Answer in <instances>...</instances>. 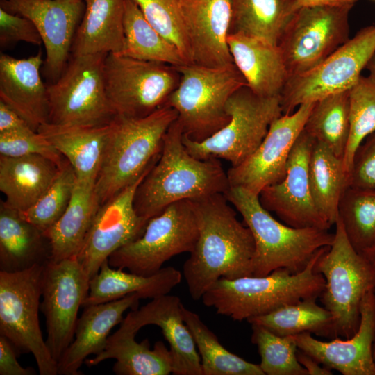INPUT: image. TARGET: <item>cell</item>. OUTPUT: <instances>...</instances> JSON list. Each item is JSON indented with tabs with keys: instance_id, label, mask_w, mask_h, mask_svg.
<instances>
[{
	"instance_id": "obj_21",
	"label": "cell",
	"mask_w": 375,
	"mask_h": 375,
	"mask_svg": "<svg viewBox=\"0 0 375 375\" xmlns=\"http://www.w3.org/2000/svg\"><path fill=\"white\" fill-rule=\"evenodd\" d=\"M178 1L192 64L210 67L234 65L227 43L232 19V0Z\"/></svg>"
},
{
	"instance_id": "obj_1",
	"label": "cell",
	"mask_w": 375,
	"mask_h": 375,
	"mask_svg": "<svg viewBox=\"0 0 375 375\" xmlns=\"http://www.w3.org/2000/svg\"><path fill=\"white\" fill-rule=\"evenodd\" d=\"M191 201L199 236L183 265V274L190 297L199 301L219 279L253 276L255 242L250 229L237 219L224 194Z\"/></svg>"
},
{
	"instance_id": "obj_27",
	"label": "cell",
	"mask_w": 375,
	"mask_h": 375,
	"mask_svg": "<svg viewBox=\"0 0 375 375\" xmlns=\"http://www.w3.org/2000/svg\"><path fill=\"white\" fill-rule=\"evenodd\" d=\"M111 128L112 123L94 127L46 123L38 131L70 163L78 180L96 182Z\"/></svg>"
},
{
	"instance_id": "obj_48",
	"label": "cell",
	"mask_w": 375,
	"mask_h": 375,
	"mask_svg": "<svg viewBox=\"0 0 375 375\" xmlns=\"http://www.w3.org/2000/svg\"><path fill=\"white\" fill-rule=\"evenodd\" d=\"M29 128L31 127L19 114L0 101V133L20 131Z\"/></svg>"
},
{
	"instance_id": "obj_29",
	"label": "cell",
	"mask_w": 375,
	"mask_h": 375,
	"mask_svg": "<svg viewBox=\"0 0 375 375\" xmlns=\"http://www.w3.org/2000/svg\"><path fill=\"white\" fill-rule=\"evenodd\" d=\"M181 278V272L173 267H163L154 274L142 276L115 269L107 260L90 279L89 292L82 306L110 302L131 294L152 299L169 294Z\"/></svg>"
},
{
	"instance_id": "obj_33",
	"label": "cell",
	"mask_w": 375,
	"mask_h": 375,
	"mask_svg": "<svg viewBox=\"0 0 375 375\" xmlns=\"http://www.w3.org/2000/svg\"><path fill=\"white\" fill-rule=\"evenodd\" d=\"M299 8L297 0H232L229 33L256 37L278 45Z\"/></svg>"
},
{
	"instance_id": "obj_6",
	"label": "cell",
	"mask_w": 375,
	"mask_h": 375,
	"mask_svg": "<svg viewBox=\"0 0 375 375\" xmlns=\"http://www.w3.org/2000/svg\"><path fill=\"white\" fill-rule=\"evenodd\" d=\"M174 67L180 81L165 105L177 112L183 135L201 142L228 123L227 101L238 90L247 86V82L235 64L222 67L185 64Z\"/></svg>"
},
{
	"instance_id": "obj_32",
	"label": "cell",
	"mask_w": 375,
	"mask_h": 375,
	"mask_svg": "<svg viewBox=\"0 0 375 375\" xmlns=\"http://www.w3.org/2000/svg\"><path fill=\"white\" fill-rule=\"evenodd\" d=\"M99 207L95 181L76 178L65 212L44 233L50 242L51 260L77 257Z\"/></svg>"
},
{
	"instance_id": "obj_9",
	"label": "cell",
	"mask_w": 375,
	"mask_h": 375,
	"mask_svg": "<svg viewBox=\"0 0 375 375\" xmlns=\"http://www.w3.org/2000/svg\"><path fill=\"white\" fill-rule=\"evenodd\" d=\"M107 54L72 56L60 76L47 85L49 122L56 125L103 126L117 114L104 81Z\"/></svg>"
},
{
	"instance_id": "obj_53",
	"label": "cell",
	"mask_w": 375,
	"mask_h": 375,
	"mask_svg": "<svg viewBox=\"0 0 375 375\" xmlns=\"http://www.w3.org/2000/svg\"><path fill=\"white\" fill-rule=\"evenodd\" d=\"M372 353L373 361H374V363L375 365V339H374V343H373V345H372Z\"/></svg>"
},
{
	"instance_id": "obj_8",
	"label": "cell",
	"mask_w": 375,
	"mask_h": 375,
	"mask_svg": "<svg viewBox=\"0 0 375 375\" xmlns=\"http://www.w3.org/2000/svg\"><path fill=\"white\" fill-rule=\"evenodd\" d=\"M228 123L201 142L185 135L188 151L198 159L222 158L235 167L258 149L271 124L283 114L281 97H262L244 86L233 93L226 103Z\"/></svg>"
},
{
	"instance_id": "obj_7",
	"label": "cell",
	"mask_w": 375,
	"mask_h": 375,
	"mask_svg": "<svg viewBox=\"0 0 375 375\" xmlns=\"http://www.w3.org/2000/svg\"><path fill=\"white\" fill-rule=\"evenodd\" d=\"M335 226L333 243L317 260L315 270L325 279L320 301L333 315L337 336L347 339L358 329L360 303L375 287V271L351 244L338 217Z\"/></svg>"
},
{
	"instance_id": "obj_52",
	"label": "cell",
	"mask_w": 375,
	"mask_h": 375,
	"mask_svg": "<svg viewBox=\"0 0 375 375\" xmlns=\"http://www.w3.org/2000/svg\"><path fill=\"white\" fill-rule=\"evenodd\" d=\"M375 271V244L368 250L361 253Z\"/></svg>"
},
{
	"instance_id": "obj_35",
	"label": "cell",
	"mask_w": 375,
	"mask_h": 375,
	"mask_svg": "<svg viewBox=\"0 0 375 375\" xmlns=\"http://www.w3.org/2000/svg\"><path fill=\"white\" fill-rule=\"evenodd\" d=\"M122 55L173 67L189 64L181 51L146 19L133 0H125Z\"/></svg>"
},
{
	"instance_id": "obj_41",
	"label": "cell",
	"mask_w": 375,
	"mask_h": 375,
	"mask_svg": "<svg viewBox=\"0 0 375 375\" xmlns=\"http://www.w3.org/2000/svg\"><path fill=\"white\" fill-rule=\"evenodd\" d=\"M375 132V84L361 76L349 89V135L343 157L349 174L353 157L360 144Z\"/></svg>"
},
{
	"instance_id": "obj_49",
	"label": "cell",
	"mask_w": 375,
	"mask_h": 375,
	"mask_svg": "<svg viewBox=\"0 0 375 375\" xmlns=\"http://www.w3.org/2000/svg\"><path fill=\"white\" fill-rule=\"evenodd\" d=\"M298 361L306 369L308 375H331V369L322 365L314 358L298 349L297 352Z\"/></svg>"
},
{
	"instance_id": "obj_26",
	"label": "cell",
	"mask_w": 375,
	"mask_h": 375,
	"mask_svg": "<svg viewBox=\"0 0 375 375\" xmlns=\"http://www.w3.org/2000/svg\"><path fill=\"white\" fill-rule=\"evenodd\" d=\"M51 260V244L44 232L1 201L0 271L17 272Z\"/></svg>"
},
{
	"instance_id": "obj_38",
	"label": "cell",
	"mask_w": 375,
	"mask_h": 375,
	"mask_svg": "<svg viewBox=\"0 0 375 375\" xmlns=\"http://www.w3.org/2000/svg\"><path fill=\"white\" fill-rule=\"evenodd\" d=\"M303 130L343 160L349 135V90L315 101Z\"/></svg>"
},
{
	"instance_id": "obj_47",
	"label": "cell",
	"mask_w": 375,
	"mask_h": 375,
	"mask_svg": "<svg viewBox=\"0 0 375 375\" xmlns=\"http://www.w3.org/2000/svg\"><path fill=\"white\" fill-rule=\"evenodd\" d=\"M18 353L10 341L0 335V374L1 375H34L32 367H23L17 361Z\"/></svg>"
},
{
	"instance_id": "obj_3",
	"label": "cell",
	"mask_w": 375,
	"mask_h": 375,
	"mask_svg": "<svg viewBox=\"0 0 375 375\" xmlns=\"http://www.w3.org/2000/svg\"><path fill=\"white\" fill-rule=\"evenodd\" d=\"M328 247L320 249L299 273L279 268L263 276L219 279L203 294L202 302L217 314L247 321L300 300L317 299L324 288L325 279L315 272V266Z\"/></svg>"
},
{
	"instance_id": "obj_19",
	"label": "cell",
	"mask_w": 375,
	"mask_h": 375,
	"mask_svg": "<svg viewBox=\"0 0 375 375\" xmlns=\"http://www.w3.org/2000/svg\"><path fill=\"white\" fill-rule=\"evenodd\" d=\"M1 7L30 19L44 45L45 74L56 81L67 65L76 29L85 11L83 0H1Z\"/></svg>"
},
{
	"instance_id": "obj_2",
	"label": "cell",
	"mask_w": 375,
	"mask_h": 375,
	"mask_svg": "<svg viewBox=\"0 0 375 375\" xmlns=\"http://www.w3.org/2000/svg\"><path fill=\"white\" fill-rule=\"evenodd\" d=\"M176 119L168 128L158 160L138 186L133 205L146 220L184 199L221 193L230 188L227 172L217 158L198 159L186 149Z\"/></svg>"
},
{
	"instance_id": "obj_37",
	"label": "cell",
	"mask_w": 375,
	"mask_h": 375,
	"mask_svg": "<svg viewBox=\"0 0 375 375\" xmlns=\"http://www.w3.org/2000/svg\"><path fill=\"white\" fill-rule=\"evenodd\" d=\"M181 312L199 354L203 375H265L260 365L226 349L199 315L183 304Z\"/></svg>"
},
{
	"instance_id": "obj_50",
	"label": "cell",
	"mask_w": 375,
	"mask_h": 375,
	"mask_svg": "<svg viewBox=\"0 0 375 375\" xmlns=\"http://www.w3.org/2000/svg\"><path fill=\"white\" fill-rule=\"evenodd\" d=\"M358 0H297L301 7L353 6Z\"/></svg>"
},
{
	"instance_id": "obj_36",
	"label": "cell",
	"mask_w": 375,
	"mask_h": 375,
	"mask_svg": "<svg viewBox=\"0 0 375 375\" xmlns=\"http://www.w3.org/2000/svg\"><path fill=\"white\" fill-rule=\"evenodd\" d=\"M247 322L261 325L280 336L294 335L308 332L317 336L338 338L331 312L307 299L282 306L268 314L252 317Z\"/></svg>"
},
{
	"instance_id": "obj_12",
	"label": "cell",
	"mask_w": 375,
	"mask_h": 375,
	"mask_svg": "<svg viewBox=\"0 0 375 375\" xmlns=\"http://www.w3.org/2000/svg\"><path fill=\"white\" fill-rule=\"evenodd\" d=\"M103 73L112 108L127 117H145L165 106L180 81L173 66L116 53L106 55Z\"/></svg>"
},
{
	"instance_id": "obj_30",
	"label": "cell",
	"mask_w": 375,
	"mask_h": 375,
	"mask_svg": "<svg viewBox=\"0 0 375 375\" xmlns=\"http://www.w3.org/2000/svg\"><path fill=\"white\" fill-rule=\"evenodd\" d=\"M124 3L125 0H85V11L72 47V56L122 53Z\"/></svg>"
},
{
	"instance_id": "obj_44",
	"label": "cell",
	"mask_w": 375,
	"mask_h": 375,
	"mask_svg": "<svg viewBox=\"0 0 375 375\" xmlns=\"http://www.w3.org/2000/svg\"><path fill=\"white\" fill-rule=\"evenodd\" d=\"M0 155L8 157L40 155L55 162L60 169L66 161L40 133L32 128L0 133Z\"/></svg>"
},
{
	"instance_id": "obj_22",
	"label": "cell",
	"mask_w": 375,
	"mask_h": 375,
	"mask_svg": "<svg viewBox=\"0 0 375 375\" xmlns=\"http://www.w3.org/2000/svg\"><path fill=\"white\" fill-rule=\"evenodd\" d=\"M182 304L179 297L169 294L152 299L141 308L131 310L119 327L137 334L147 325L158 326L169 345L172 374L203 375L194 340L183 318Z\"/></svg>"
},
{
	"instance_id": "obj_18",
	"label": "cell",
	"mask_w": 375,
	"mask_h": 375,
	"mask_svg": "<svg viewBox=\"0 0 375 375\" xmlns=\"http://www.w3.org/2000/svg\"><path fill=\"white\" fill-rule=\"evenodd\" d=\"M314 142L303 130L290 154L284 178L265 188L259 200L290 226L329 230L331 226L317 210L310 188L308 164Z\"/></svg>"
},
{
	"instance_id": "obj_43",
	"label": "cell",
	"mask_w": 375,
	"mask_h": 375,
	"mask_svg": "<svg viewBox=\"0 0 375 375\" xmlns=\"http://www.w3.org/2000/svg\"><path fill=\"white\" fill-rule=\"evenodd\" d=\"M149 23L173 44L189 64L191 53L178 0H133Z\"/></svg>"
},
{
	"instance_id": "obj_23",
	"label": "cell",
	"mask_w": 375,
	"mask_h": 375,
	"mask_svg": "<svg viewBox=\"0 0 375 375\" xmlns=\"http://www.w3.org/2000/svg\"><path fill=\"white\" fill-rule=\"evenodd\" d=\"M44 61L41 51L26 58L0 56V101L35 131L49 122L47 85L40 76Z\"/></svg>"
},
{
	"instance_id": "obj_31",
	"label": "cell",
	"mask_w": 375,
	"mask_h": 375,
	"mask_svg": "<svg viewBox=\"0 0 375 375\" xmlns=\"http://www.w3.org/2000/svg\"><path fill=\"white\" fill-rule=\"evenodd\" d=\"M137 334L119 327L108 336L104 350L93 358L86 359L89 367L110 358L116 360L112 369L117 375H167L172 374L173 358L170 349L157 341L153 349L147 338L141 342Z\"/></svg>"
},
{
	"instance_id": "obj_28",
	"label": "cell",
	"mask_w": 375,
	"mask_h": 375,
	"mask_svg": "<svg viewBox=\"0 0 375 375\" xmlns=\"http://www.w3.org/2000/svg\"><path fill=\"white\" fill-rule=\"evenodd\" d=\"M60 169L40 155H0V190L5 203L19 212L27 210L48 190Z\"/></svg>"
},
{
	"instance_id": "obj_40",
	"label": "cell",
	"mask_w": 375,
	"mask_h": 375,
	"mask_svg": "<svg viewBox=\"0 0 375 375\" xmlns=\"http://www.w3.org/2000/svg\"><path fill=\"white\" fill-rule=\"evenodd\" d=\"M251 342L258 347L260 367L267 375H308L298 361L293 335L280 336L265 327L251 324Z\"/></svg>"
},
{
	"instance_id": "obj_11",
	"label": "cell",
	"mask_w": 375,
	"mask_h": 375,
	"mask_svg": "<svg viewBox=\"0 0 375 375\" xmlns=\"http://www.w3.org/2000/svg\"><path fill=\"white\" fill-rule=\"evenodd\" d=\"M198 236L192 201H178L149 219L142 235L115 251L108 258V263L114 268L150 276L160 271L172 257L190 253Z\"/></svg>"
},
{
	"instance_id": "obj_15",
	"label": "cell",
	"mask_w": 375,
	"mask_h": 375,
	"mask_svg": "<svg viewBox=\"0 0 375 375\" xmlns=\"http://www.w3.org/2000/svg\"><path fill=\"white\" fill-rule=\"evenodd\" d=\"M90 278L77 257L44 265L40 310L45 317L49 350L58 362L72 343L78 312L87 297Z\"/></svg>"
},
{
	"instance_id": "obj_13",
	"label": "cell",
	"mask_w": 375,
	"mask_h": 375,
	"mask_svg": "<svg viewBox=\"0 0 375 375\" xmlns=\"http://www.w3.org/2000/svg\"><path fill=\"white\" fill-rule=\"evenodd\" d=\"M353 7L297 10L278 43L290 78L318 66L350 38L349 13Z\"/></svg>"
},
{
	"instance_id": "obj_25",
	"label": "cell",
	"mask_w": 375,
	"mask_h": 375,
	"mask_svg": "<svg viewBox=\"0 0 375 375\" xmlns=\"http://www.w3.org/2000/svg\"><path fill=\"white\" fill-rule=\"evenodd\" d=\"M227 43L247 87L260 97H281L290 76L278 45L239 33H229Z\"/></svg>"
},
{
	"instance_id": "obj_14",
	"label": "cell",
	"mask_w": 375,
	"mask_h": 375,
	"mask_svg": "<svg viewBox=\"0 0 375 375\" xmlns=\"http://www.w3.org/2000/svg\"><path fill=\"white\" fill-rule=\"evenodd\" d=\"M375 52V25L359 30L318 66L290 78L281 94L283 114L333 93L349 90Z\"/></svg>"
},
{
	"instance_id": "obj_34",
	"label": "cell",
	"mask_w": 375,
	"mask_h": 375,
	"mask_svg": "<svg viewBox=\"0 0 375 375\" xmlns=\"http://www.w3.org/2000/svg\"><path fill=\"white\" fill-rule=\"evenodd\" d=\"M308 177L314 203L332 226L338 217L341 197L349 186L343 160L324 144L314 142L308 164Z\"/></svg>"
},
{
	"instance_id": "obj_17",
	"label": "cell",
	"mask_w": 375,
	"mask_h": 375,
	"mask_svg": "<svg viewBox=\"0 0 375 375\" xmlns=\"http://www.w3.org/2000/svg\"><path fill=\"white\" fill-rule=\"evenodd\" d=\"M152 167L100 206L77 256L90 279L115 251L144 233L149 220L138 215L133 201L138 186Z\"/></svg>"
},
{
	"instance_id": "obj_54",
	"label": "cell",
	"mask_w": 375,
	"mask_h": 375,
	"mask_svg": "<svg viewBox=\"0 0 375 375\" xmlns=\"http://www.w3.org/2000/svg\"><path fill=\"white\" fill-rule=\"evenodd\" d=\"M374 294H375V287H374Z\"/></svg>"
},
{
	"instance_id": "obj_45",
	"label": "cell",
	"mask_w": 375,
	"mask_h": 375,
	"mask_svg": "<svg viewBox=\"0 0 375 375\" xmlns=\"http://www.w3.org/2000/svg\"><path fill=\"white\" fill-rule=\"evenodd\" d=\"M349 185L375 189V132L357 147L349 174Z\"/></svg>"
},
{
	"instance_id": "obj_24",
	"label": "cell",
	"mask_w": 375,
	"mask_h": 375,
	"mask_svg": "<svg viewBox=\"0 0 375 375\" xmlns=\"http://www.w3.org/2000/svg\"><path fill=\"white\" fill-rule=\"evenodd\" d=\"M140 299L138 294H131L117 300L85 306L77 319L74 340L58 361V374H81L79 368L86 358L104 350L112 328L122 322L125 311L138 308Z\"/></svg>"
},
{
	"instance_id": "obj_42",
	"label": "cell",
	"mask_w": 375,
	"mask_h": 375,
	"mask_svg": "<svg viewBox=\"0 0 375 375\" xmlns=\"http://www.w3.org/2000/svg\"><path fill=\"white\" fill-rule=\"evenodd\" d=\"M76 176L66 160L48 190L21 216L42 232L49 229L63 215L70 201Z\"/></svg>"
},
{
	"instance_id": "obj_10",
	"label": "cell",
	"mask_w": 375,
	"mask_h": 375,
	"mask_svg": "<svg viewBox=\"0 0 375 375\" xmlns=\"http://www.w3.org/2000/svg\"><path fill=\"white\" fill-rule=\"evenodd\" d=\"M44 265L17 272L0 271V335L18 354L31 353L40 375H57L58 362L44 340L38 317Z\"/></svg>"
},
{
	"instance_id": "obj_46",
	"label": "cell",
	"mask_w": 375,
	"mask_h": 375,
	"mask_svg": "<svg viewBox=\"0 0 375 375\" xmlns=\"http://www.w3.org/2000/svg\"><path fill=\"white\" fill-rule=\"evenodd\" d=\"M25 42L34 45L42 43V38L28 18L0 8V44L1 47Z\"/></svg>"
},
{
	"instance_id": "obj_55",
	"label": "cell",
	"mask_w": 375,
	"mask_h": 375,
	"mask_svg": "<svg viewBox=\"0 0 375 375\" xmlns=\"http://www.w3.org/2000/svg\"><path fill=\"white\" fill-rule=\"evenodd\" d=\"M374 1H375V0H374Z\"/></svg>"
},
{
	"instance_id": "obj_39",
	"label": "cell",
	"mask_w": 375,
	"mask_h": 375,
	"mask_svg": "<svg viewBox=\"0 0 375 375\" xmlns=\"http://www.w3.org/2000/svg\"><path fill=\"white\" fill-rule=\"evenodd\" d=\"M338 218L358 252L370 249L375 244V189L349 185L339 203Z\"/></svg>"
},
{
	"instance_id": "obj_4",
	"label": "cell",
	"mask_w": 375,
	"mask_h": 375,
	"mask_svg": "<svg viewBox=\"0 0 375 375\" xmlns=\"http://www.w3.org/2000/svg\"><path fill=\"white\" fill-rule=\"evenodd\" d=\"M224 196L253 235V276H266L279 268L299 273L320 249L333 243L335 233L328 230L294 228L278 222L262 206L258 195L244 188L230 187Z\"/></svg>"
},
{
	"instance_id": "obj_5",
	"label": "cell",
	"mask_w": 375,
	"mask_h": 375,
	"mask_svg": "<svg viewBox=\"0 0 375 375\" xmlns=\"http://www.w3.org/2000/svg\"><path fill=\"white\" fill-rule=\"evenodd\" d=\"M177 118V112L167 105L145 117H116L95 182L100 206L156 163L165 135Z\"/></svg>"
},
{
	"instance_id": "obj_20",
	"label": "cell",
	"mask_w": 375,
	"mask_h": 375,
	"mask_svg": "<svg viewBox=\"0 0 375 375\" xmlns=\"http://www.w3.org/2000/svg\"><path fill=\"white\" fill-rule=\"evenodd\" d=\"M368 291L360 303V321L350 338L322 341L305 332L293 335L298 349L322 365L343 375H375L372 345L375 339V294Z\"/></svg>"
},
{
	"instance_id": "obj_16",
	"label": "cell",
	"mask_w": 375,
	"mask_h": 375,
	"mask_svg": "<svg viewBox=\"0 0 375 375\" xmlns=\"http://www.w3.org/2000/svg\"><path fill=\"white\" fill-rule=\"evenodd\" d=\"M314 103H303L292 113L282 114L274 120L253 154L227 172L230 187L242 188L259 196L265 188L280 182Z\"/></svg>"
},
{
	"instance_id": "obj_51",
	"label": "cell",
	"mask_w": 375,
	"mask_h": 375,
	"mask_svg": "<svg viewBox=\"0 0 375 375\" xmlns=\"http://www.w3.org/2000/svg\"><path fill=\"white\" fill-rule=\"evenodd\" d=\"M365 69L368 71V78L375 84V52L367 62Z\"/></svg>"
}]
</instances>
